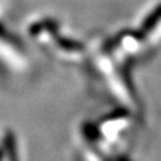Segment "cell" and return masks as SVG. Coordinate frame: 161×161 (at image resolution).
I'll use <instances>...</instances> for the list:
<instances>
[{
    "instance_id": "obj_1",
    "label": "cell",
    "mask_w": 161,
    "mask_h": 161,
    "mask_svg": "<svg viewBox=\"0 0 161 161\" xmlns=\"http://www.w3.org/2000/svg\"><path fill=\"white\" fill-rule=\"evenodd\" d=\"M0 161H20L18 140L7 129L0 131Z\"/></svg>"
}]
</instances>
